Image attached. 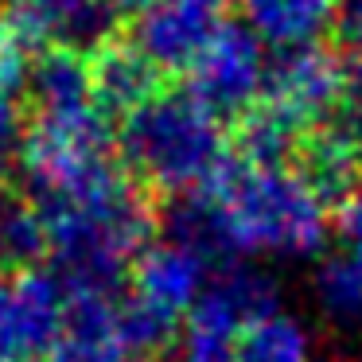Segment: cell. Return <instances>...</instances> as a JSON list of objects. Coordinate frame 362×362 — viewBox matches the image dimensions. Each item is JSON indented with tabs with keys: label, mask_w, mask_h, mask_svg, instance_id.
I'll use <instances>...</instances> for the list:
<instances>
[{
	"label": "cell",
	"mask_w": 362,
	"mask_h": 362,
	"mask_svg": "<svg viewBox=\"0 0 362 362\" xmlns=\"http://www.w3.org/2000/svg\"><path fill=\"white\" fill-rule=\"evenodd\" d=\"M125 172L156 199H180L206 187L230 156V133L187 86H164L117 129Z\"/></svg>",
	"instance_id": "1"
},
{
	"label": "cell",
	"mask_w": 362,
	"mask_h": 362,
	"mask_svg": "<svg viewBox=\"0 0 362 362\" xmlns=\"http://www.w3.org/2000/svg\"><path fill=\"white\" fill-rule=\"evenodd\" d=\"M199 191L222 206L238 257H312L327 242V206L292 168H257L230 152Z\"/></svg>",
	"instance_id": "2"
},
{
	"label": "cell",
	"mask_w": 362,
	"mask_h": 362,
	"mask_svg": "<svg viewBox=\"0 0 362 362\" xmlns=\"http://www.w3.org/2000/svg\"><path fill=\"white\" fill-rule=\"evenodd\" d=\"M265 51H261V35L250 24H226L211 35L203 55L191 63L187 71V90L214 113L218 121L234 125L238 117L253 110L265 94Z\"/></svg>",
	"instance_id": "3"
},
{
	"label": "cell",
	"mask_w": 362,
	"mask_h": 362,
	"mask_svg": "<svg viewBox=\"0 0 362 362\" xmlns=\"http://www.w3.org/2000/svg\"><path fill=\"white\" fill-rule=\"evenodd\" d=\"M66 323V296L55 273H0V362H40L55 351Z\"/></svg>",
	"instance_id": "4"
},
{
	"label": "cell",
	"mask_w": 362,
	"mask_h": 362,
	"mask_svg": "<svg viewBox=\"0 0 362 362\" xmlns=\"http://www.w3.org/2000/svg\"><path fill=\"white\" fill-rule=\"evenodd\" d=\"M346 90V63L323 43L276 47L265 71V94L273 110L292 117L300 129H315L335 117Z\"/></svg>",
	"instance_id": "5"
},
{
	"label": "cell",
	"mask_w": 362,
	"mask_h": 362,
	"mask_svg": "<svg viewBox=\"0 0 362 362\" xmlns=\"http://www.w3.org/2000/svg\"><path fill=\"white\" fill-rule=\"evenodd\" d=\"M0 24L32 55H40L51 47L94 51L105 35L117 32L121 20L102 0H4Z\"/></svg>",
	"instance_id": "6"
},
{
	"label": "cell",
	"mask_w": 362,
	"mask_h": 362,
	"mask_svg": "<svg viewBox=\"0 0 362 362\" xmlns=\"http://www.w3.org/2000/svg\"><path fill=\"white\" fill-rule=\"evenodd\" d=\"M90 63V98L94 110L110 121H125L133 110H141L148 98L164 90L168 74L141 51V43L121 24L113 35H105L94 51H86Z\"/></svg>",
	"instance_id": "7"
},
{
	"label": "cell",
	"mask_w": 362,
	"mask_h": 362,
	"mask_svg": "<svg viewBox=\"0 0 362 362\" xmlns=\"http://www.w3.org/2000/svg\"><path fill=\"white\" fill-rule=\"evenodd\" d=\"M211 261L203 253H195L183 242H164V245H148L141 257L133 261V292L156 300L160 308L175 315H187L195 308V300L203 296V288L211 284Z\"/></svg>",
	"instance_id": "8"
},
{
	"label": "cell",
	"mask_w": 362,
	"mask_h": 362,
	"mask_svg": "<svg viewBox=\"0 0 362 362\" xmlns=\"http://www.w3.org/2000/svg\"><path fill=\"white\" fill-rule=\"evenodd\" d=\"M245 24L273 47L315 43L335 24L339 0H242Z\"/></svg>",
	"instance_id": "9"
},
{
	"label": "cell",
	"mask_w": 362,
	"mask_h": 362,
	"mask_svg": "<svg viewBox=\"0 0 362 362\" xmlns=\"http://www.w3.org/2000/svg\"><path fill=\"white\" fill-rule=\"evenodd\" d=\"M90 98V63L86 51L51 47L32 59L28 74V113L32 110H86Z\"/></svg>",
	"instance_id": "10"
},
{
	"label": "cell",
	"mask_w": 362,
	"mask_h": 362,
	"mask_svg": "<svg viewBox=\"0 0 362 362\" xmlns=\"http://www.w3.org/2000/svg\"><path fill=\"white\" fill-rule=\"evenodd\" d=\"M242 331H245V323L203 288L195 308L183 315L172 362H234Z\"/></svg>",
	"instance_id": "11"
},
{
	"label": "cell",
	"mask_w": 362,
	"mask_h": 362,
	"mask_svg": "<svg viewBox=\"0 0 362 362\" xmlns=\"http://www.w3.org/2000/svg\"><path fill=\"white\" fill-rule=\"evenodd\" d=\"M180 327V315L141 292H125L117 300V343L129 354V362H156L172 354Z\"/></svg>",
	"instance_id": "12"
},
{
	"label": "cell",
	"mask_w": 362,
	"mask_h": 362,
	"mask_svg": "<svg viewBox=\"0 0 362 362\" xmlns=\"http://www.w3.org/2000/svg\"><path fill=\"white\" fill-rule=\"evenodd\" d=\"M51 257V234L40 206L28 191H0V273L12 269H40Z\"/></svg>",
	"instance_id": "13"
},
{
	"label": "cell",
	"mask_w": 362,
	"mask_h": 362,
	"mask_svg": "<svg viewBox=\"0 0 362 362\" xmlns=\"http://www.w3.org/2000/svg\"><path fill=\"white\" fill-rule=\"evenodd\" d=\"M312 296L323 320L343 331H362V261L351 253H331L312 273Z\"/></svg>",
	"instance_id": "14"
},
{
	"label": "cell",
	"mask_w": 362,
	"mask_h": 362,
	"mask_svg": "<svg viewBox=\"0 0 362 362\" xmlns=\"http://www.w3.org/2000/svg\"><path fill=\"white\" fill-rule=\"evenodd\" d=\"M206 292H211L218 304H226L245 327L257 323V320H265V315H273L276 300H281V288H276L273 276H269L265 269H257V265H245L242 257L214 269Z\"/></svg>",
	"instance_id": "15"
},
{
	"label": "cell",
	"mask_w": 362,
	"mask_h": 362,
	"mask_svg": "<svg viewBox=\"0 0 362 362\" xmlns=\"http://www.w3.org/2000/svg\"><path fill=\"white\" fill-rule=\"evenodd\" d=\"M234 362H312V339L296 315H265L238 339Z\"/></svg>",
	"instance_id": "16"
},
{
	"label": "cell",
	"mask_w": 362,
	"mask_h": 362,
	"mask_svg": "<svg viewBox=\"0 0 362 362\" xmlns=\"http://www.w3.org/2000/svg\"><path fill=\"white\" fill-rule=\"evenodd\" d=\"M331 121H335L339 133L354 144V152H358V160H362V63L358 59L346 63V90H343V102H339V110Z\"/></svg>",
	"instance_id": "17"
},
{
	"label": "cell",
	"mask_w": 362,
	"mask_h": 362,
	"mask_svg": "<svg viewBox=\"0 0 362 362\" xmlns=\"http://www.w3.org/2000/svg\"><path fill=\"white\" fill-rule=\"evenodd\" d=\"M28 125V98L0 90V152H8V144H20Z\"/></svg>",
	"instance_id": "18"
},
{
	"label": "cell",
	"mask_w": 362,
	"mask_h": 362,
	"mask_svg": "<svg viewBox=\"0 0 362 362\" xmlns=\"http://www.w3.org/2000/svg\"><path fill=\"white\" fill-rule=\"evenodd\" d=\"M335 35H339V43L362 63V0H339Z\"/></svg>",
	"instance_id": "19"
},
{
	"label": "cell",
	"mask_w": 362,
	"mask_h": 362,
	"mask_svg": "<svg viewBox=\"0 0 362 362\" xmlns=\"http://www.w3.org/2000/svg\"><path fill=\"white\" fill-rule=\"evenodd\" d=\"M339 234L346 242V253L362 261V191L346 206H339Z\"/></svg>",
	"instance_id": "20"
},
{
	"label": "cell",
	"mask_w": 362,
	"mask_h": 362,
	"mask_svg": "<svg viewBox=\"0 0 362 362\" xmlns=\"http://www.w3.org/2000/svg\"><path fill=\"white\" fill-rule=\"evenodd\" d=\"M102 4H105V8H110L113 16L121 20V24H129V20H136L144 8H148L152 0H102Z\"/></svg>",
	"instance_id": "21"
},
{
	"label": "cell",
	"mask_w": 362,
	"mask_h": 362,
	"mask_svg": "<svg viewBox=\"0 0 362 362\" xmlns=\"http://www.w3.org/2000/svg\"><path fill=\"white\" fill-rule=\"evenodd\" d=\"M8 187V156H4V152H0V191Z\"/></svg>",
	"instance_id": "22"
},
{
	"label": "cell",
	"mask_w": 362,
	"mask_h": 362,
	"mask_svg": "<svg viewBox=\"0 0 362 362\" xmlns=\"http://www.w3.org/2000/svg\"><path fill=\"white\" fill-rule=\"evenodd\" d=\"M323 362H339V358H323Z\"/></svg>",
	"instance_id": "23"
}]
</instances>
